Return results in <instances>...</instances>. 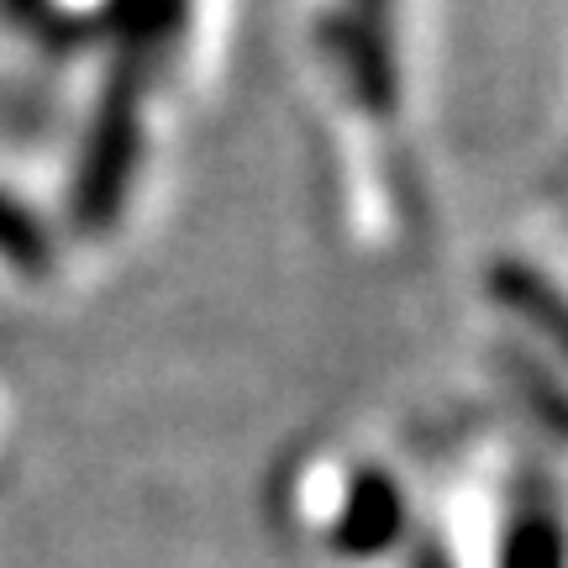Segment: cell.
Instances as JSON below:
<instances>
[{
	"label": "cell",
	"instance_id": "5",
	"mask_svg": "<svg viewBox=\"0 0 568 568\" xmlns=\"http://www.w3.org/2000/svg\"><path fill=\"white\" fill-rule=\"evenodd\" d=\"M422 568H447V564H437V552H426V564Z\"/></svg>",
	"mask_w": 568,
	"mask_h": 568
},
{
	"label": "cell",
	"instance_id": "1",
	"mask_svg": "<svg viewBox=\"0 0 568 568\" xmlns=\"http://www.w3.org/2000/svg\"><path fill=\"white\" fill-rule=\"evenodd\" d=\"M406 527V495L395 489L389 474L379 468H364V474H353V485H347V500L337 510V531H332V542L347 552V558H374V552H385L395 537Z\"/></svg>",
	"mask_w": 568,
	"mask_h": 568
},
{
	"label": "cell",
	"instance_id": "2",
	"mask_svg": "<svg viewBox=\"0 0 568 568\" xmlns=\"http://www.w3.org/2000/svg\"><path fill=\"white\" fill-rule=\"evenodd\" d=\"M564 564V531L552 506H527L510 516L506 548H500V568H558Z\"/></svg>",
	"mask_w": 568,
	"mask_h": 568
},
{
	"label": "cell",
	"instance_id": "4",
	"mask_svg": "<svg viewBox=\"0 0 568 568\" xmlns=\"http://www.w3.org/2000/svg\"><path fill=\"white\" fill-rule=\"evenodd\" d=\"M495 290L506 295V301L516 305H527V316H537V322L548 326L552 337L564 332V322H558V301H552V290L531 268H500V280H495Z\"/></svg>",
	"mask_w": 568,
	"mask_h": 568
},
{
	"label": "cell",
	"instance_id": "3",
	"mask_svg": "<svg viewBox=\"0 0 568 568\" xmlns=\"http://www.w3.org/2000/svg\"><path fill=\"white\" fill-rule=\"evenodd\" d=\"M0 258L6 264L27 268V274H42L48 268V232L38 226V216L27 211V205H17L6 190H0Z\"/></svg>",
	"mask_w": 568,
	"mask_h": 568
}]
</instances>
